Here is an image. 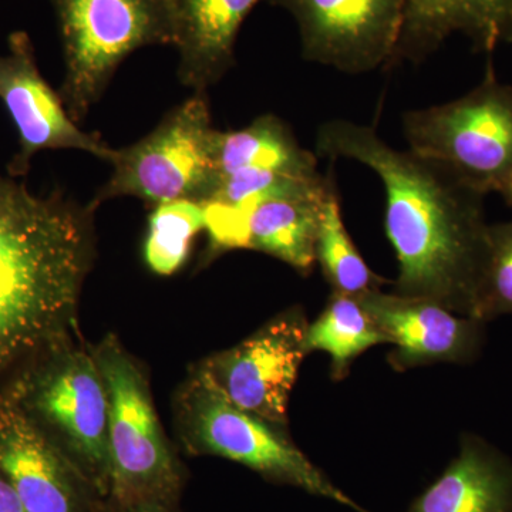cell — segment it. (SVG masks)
I'll list each match as a JSON object with an SVG mask.
<instances>
[{"label":"cell","mask_w":512,"mask_h":512,"mask_svg":"<svg viewBox=\"0 0 512 512\" xmlns=\"http://www.w3.org/2000/svg\"><path fill=\"white\" fill-rule=\"evenodd\" d=\"M316 151L369 168L383 185L384 229L397 259L393 292L429 299L476 318L488 258L484 194L414 151L397 150L375 128L326 121Z\"/></svg>","instance_id":"obj_1"},{"label":"cell","mask_w":512,"mask_h":512,"mask_svg":"<svg viewBox=\"0 0 512 512\" xmlns=\"http://www.w3.org/2000/svg\"><path fill=\"white\" fill-rule=\"evenodd\" d=\"M97 207L36 194L0 174V383L45 350L82 338L79 306L96 261Z\"/></svg>","instance_id":"obj_2"},{"label":"cell","mask_w":512,"mask_h":512,"mask_svg":"<svg viewBox=\"0 0 512 512\" xmlns=\"http://www.w3.org/2000/svg\"><path fill=\"white\" fill-rule=\"evenodd\" d=\"M0 394L25 414L106 505L109 400L89 343L77 338L39 353L0 383Z\"/></svg>","instance_id":"obj_3"},{"label":"cell","mask_w":512,"mask_h":512,"mask_svg":"<svg viewBox=\"0 0 512 512\" xmlns=\"http://www.w3.org/2000/svg\"><path fill=\"white\" fill-rule=\"evenodd\" d=\"M109 400L110 490L106 512L180 505L185 470L165 436L146 366L114 333L90 345Z\"/></svg>","instance_id":"obj_4"},{"label":"cell","mask_w":512,"mask_h":512,"mask_svg":"<svg viewBox=\"0 0 512 512\" xmlns=\"http://www.w3.org/2000/svg\"><path fill=\"white\" fill-rule=\"evenodd\" d=\"M178 437L191 456L234 461L272 484L301 488L357 512L363 510L276 426L228 402L192 367L174 397Z\"/></svg>","instance_id":"obj_5"},{"label":"cell","mask_w":512,"mask_h":512,"mask_svg":"<svg viewBox=\"0 0 512 512\" xmlns=\"http://www.w3.org/2000/svg\"><path fill=\"white\" fill-rule=\"evenodd\" d=\"M64 57L59 94L82 123L131 53L174 43L168 0H52Z\"/></svg>","instance_id":"obj_6"},{"label":"cell","mask_w":512,"mask_h":512,"mask_svg":"<svg viewBox=\"0 0 512 512\" xmlns=\"http://www.w3.org/2000/svg\"><path fill=\"white\" fill-rule=\"evenodd\" d=\"M409 150L487 195L512 180V86L488 67L480 86L448 103L406 111Z\"/></svg>","instance_id":"obj_7"},{"label":"cell","mask_w":512,"mask_h":512,"mask_svg":"<svg viewBox=\"0 0 512 512\" xmlns=\"http://www.w3.org/2000/svg\"><path fill=\"white\" fill-rule=\"evenodd\" d=\"M207 93H194L171 110L153 131L131 146L114 148L113 171L92 200L97 208L120 197L151 207L191 200L204 204L214 190V143Z\"/></svg>","instance_id":"obj_8"},{"label":"cell","mask_w":512,"mask_h":512,"mask_svg":"<svg viewBox=\"0 0 512 512\" xmlns=\"http://www.w3.org/2000/svg\"><path fill=\"white\" fill-rule=\"evenodd\" d=\"M308 319L301 306L279 313L232 348L205 357L195 369L228 402L276 426L288 427Z\"/></svg>","instance_id":"obj_9"},{"label":"cell","mask_w":512,"mask_h":512,"mask_svg":"<svg viewBox=\"0 0 512 512\" xmlns=\"http://www.w3.org/2000/svg\"><path fill=\"white\" fill-rule=\"evenodd\" d=\"M298 26L303 59L346 74L392 63L407 0H266Z\"/></svg>","instance_id":"obj_10"},{"label":"cell","mask_w":512,"mask_h":512,"mask_svg":"<svg viewBox=\"0 0 512 512\" xmlns=\"http://www.w3.org/2000/svg\"><path fill=\"white\" fill-rule=\"evenodd\" d=\"M0 101L18 130L19 148L8 174L23 178L32 160L47 150H77L109 163L114 148L96 133L74 123L59 92L40 73L28 33L13 32L8 52L0 55Z\"/></svg>","instance_id":"obj_11"},{"label":"cell","mask_w":512,"mask_h":512,"mask_svg":"<svg viewBox=\"0 0 512 512\" xmlns=\"http://www.w3.org/2000/svg\"><path fill=\"white\" fill-rule=\"evenodd\" d=\"M393 350L387 356L396 372L414 367L467 365L480 355L485 322L448 311L429 299L373 289L356 296Z\"/></svg>","instance_id":"obj_12"},{"label":"cell","mask_w":512,"mask_h":512,"mask_svg":"<svg viewBox=\"0 0 512 512\" xmlns=\"http://www.w3.org/2000/svg\"><path fill=\"white\" fill-rule=\"evenodd\" d=\"M0 471L29 512H106L69 461L2 394Z\"/></svg>","instance_id":"obj_13"},{"label":"cell","mask_w":512,"mask_h":512,"mask_svg":"<svg viewBox=\"0 0 512 512\" xmlns=\"http://www.w3.org/2000/svg\"><path fill=\"white\" fill-rule=\"evenodd\" d=\"M259 0H168L178 52V79L207 93L235 64L242 23Z\"/></svg>","instance_id":"obj_14"},{"label":"cell","mask_w":512,"mask_h":512,"mask_svg":"<svg viewBox=\"0 0 512 512\" xmlns=\"http://www.w3.org/2000/svg\"><path fill=\"white\" fill-rule=\"evenodd\" d=\"M453 35L477 52L512 43V0H407L399 43L389 67L420 63Z\"/></svg>","instance_id":"obj_15"},{"label":"cell","mask_w":512,"mask_h":512,"mask_svg":"<svg viewBox=\"0 0 512 512\" xmlns=\"http://www.w3.org/2000/svg\"><path fill=\"white\" fill-rule=\"evenodd\" d=\"M406 512H512V460L477 434Z\"/></svg>","instance_id":"obj_16"},{"label":"cell","mask_w":512,"mask_h":512,"mask_svg":"<svg viewBox=\"0 0 512 512\" xmlns=\"http://www.w3.org/2000/svg\"><path fill=\"white\" fill-rule=\"evenodd\" d=\"M217 178L242 170L316 177L318 157L299 144L292 128L275 114H262L239 130H217L214 143Z\"/></svg>","instance_id":"obj_17"},{"label":"cell","mask_w":512,"mask_h":512,"mask_svg":"<svg viewBox=\"0 0 512 512\" xmlns=\"http://www.w3.org/2000/svg\"><path fill=\"white\" fill-rule=\"evenodd\" d=\"M330 187L322 194L259 202L249 214L247 249L272 256L299 274H311L320 214Z\"/></svg>","instance_id":"obj_18"},{"label":"cell","mask_w":512,"mask_h":512,"mask_svg":"<svg viewBox=\"0 0 512 512\" xmlns=\"http://www.w3.org/2000/svg\"><path fill=\"white\" fill-rule=\"evenodd\" d=\"M384 343H387L386 336L359 299L332 292L325 309L308 325L305 349L308 355L326 353L330 359V377L342 382L349 376L357 357Z\"/></svg>","instance_id":"obj_19"},{"label":"cell","mask_w":512,"mask_h":512,"mask_svg":"<svg viewBox=\"0 0 512 512\" xmlns=\"http://www.w3.org/2000/svg\"><path fill=\"white\" fill-rule=\"evenodd\" d=\"M315 258L333 293L356 298L386 284V279L369 268L350 238L335 184L323 201Z\"/></svg>","instance_id":"obj_20"},{"label":"cell","mask_w":512,"mask_h":512,"mask_svg":"<svg viewBox=\"0 0 512 512\" xmlns=\"http://www.w3.org/2000/svg\"><path fill=\"white\" fill-rule=\"evenodd\" d=\"M205 231L204 205L197 201L163 202L148 217L144 261L158 276L177 274L187 262L195 237Z\"/></svg>","instance_id":"obj_21"},{"label":"cell","mask_w":512,"mask_h":512,"mask_svg":"<svg viewBox=\"0 0 512 512\" xmlns=\"http://www.w3.org/2000/svg\"><path fill=\"white\" fill-rule=\"evenodd\" d=\"M501 315H512V221L488 229V258L476 319L487 323Z\"/></svg>","instance_id":"obj_22"},{"label":"cell","mask_w":512,"mask_h":512,"mask_svg":"<svg viewBox=\"0 0 512 512\" xmlns=\"http://www.w3.org/2000/svg\"><path fill=\"white\" fill-rule=\"evenodd\" d=\"M0 512H29L2 471H0Z\"/></svg>","instance_id":"obj_23"},{"label":"cell","mask_w":512,"mask_h":512,"mask_svg":"<svg viewBox=\"0 0 512 512\" xmlns=\"http://www.w3.org/2000/svg\"><path fill=\"white\" fill-rule=\"evenodd\" d=\"M116 512H180V505H170L161 503H143L131 505Z\"/></svg>","instance_id":"obj_24"},{"label":"cell","mask_w":512,"mask_h":512,"mask_svg":"<svg viewBox=\"0 0 512 512\" xmlns=\"http://www.w3.org/2000/svg\"><path fill=\"white\" fill-rule=\"evenodd\" d=\"M500 195L504 198V201L507 202V204L512 208V180L510 183L505 185L503 190H501Z\"/></svg>","instance_id":"obj_25"}]
</instances>
